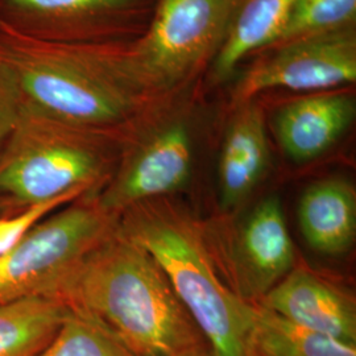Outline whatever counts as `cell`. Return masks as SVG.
Returning <instances> with one entry per match:
<instances>
[{"label":"cell","mask_w":356,"mask_h":356,"mask_svg":"<svg viewBox=\"0 0 356 356\" xmlns=\"http://www.w3.org/2000/svg\"><path fill=\"white\" fill-rule=\"evenodd\" d=\"M54 297L134 356H178L207 346L161 268L118 227L65 277Z\"/></svg>","instance_id":"cell-1"},{"label":"cell","mask_w":356,"mask_h":356,"mask_svg":"<svg viewBox=\"0 0 356 356\" xmlns=\"http://www.w3.org/2000/svg\"><path fill=\"white\" fill-rule=\"evenodd\" d=\"M0 63L16 76L26 104L79 127L127 129L151 94L124 41H45L0 26Z\"/></svg>","instance_id":"cell-2"},{"label":"cell","mask_w":356,"mask_h":356,"mask_svg":"<svg viewBox=\"0 0 356 356\" xmlns=\"http://www.w3.org/2000/svg\"><path fill=\"white\" fill-rule=\"evenodd\" d=\"M116 227L161 268L213 355L254 356V305L220 280L191 216L154 200L127 209L118 216Z\"/></svg>","instance_id":"cell-3"},{"label":"cell","mask_w":356,"mask_h":356,"mask_svg":"<svg viewBox=\"0 0 356 356\" xmlns=\"http://www.w3.org/2000/svg\"><path fill=\"white\" fill-rule=\"evenodd\" d=\"M127 129L79 127L24 102L0 149V195L26 207L98 194L114 175Z\"/></svg>","instance_id":"cell-4"},{"label":"cell","mask_w":356,"mask_h":356,"mask_svg":"<svg viewBox=\"0 0 356 356\" xmlns=\"http://www.w3.org/2000/svg\"><path fill=\"white\" fill-rule=\"evenodd\" d=\"M116 223L95 193L42 219L0 256V306L32 297H54L65 277L114 232Z\"/></svg>","instance_id":"cell-5"},{"label":"cell","mask_w":356,"mask_h":356,"mask_svg":"<svg viewBox=\"0 0 356 356\" xmlns=\"http://www.w3.org/2000/svg\"><path fill=\"white\" fill-rule=\"evenodd\" d=\"M241 0H159L128 57L149 92L175 89L218 53Z\"/></svg>","instance_id":"cell-6"},{"label":"cell","mask_w":356,"mask_h":356,"mask_svg":"<svg viewBox=\"0 0 356 356\" xmlns=\"http://www.w3.org/2000/svg\"><path fill=\"white\" fill-rule=\"evenodd\" d=\"M355 81V32L347 28L277 47L273 56L243 76L235 99L243 104L266 90L316 91L353 85Z\"/></svg>","instance_id":"cell-7"},{"label":"cell","mask_w":356,"mask_h":356,"mask_svg":"<svg viewBox=\"0 0 356 356\" xmlns=\"http://www.w3.org/2000/svg\"><path fill=\"white\" fill-rule=\"evenodd\" d=\"M143 8L144 0H0V26L45 41H123Z\"/></svg>","instance_id":"cell-8"},{"label":"cell","mask_w":356,"mask_h":356,"mask_svg":"<svg viewBox=\"0 0 356 356\" xmlns=\"http://www.w3.org/2000/svg\"><path fill=\"white\" fill-rule=\"evenodd\" d=\"M193 143L186 124L177 122L156 131L134 147H124L114 175L97 194L103 210L118 219L135 204L181 189L191 177Z\"/></svg>","instance_id":"cell-9"},{"label":"cell","mask_w":356,"mask_h":356,"mask_svg":"<svg viewBox=\"0 0 356 356\" xmlns=\"http://www.w3.org/2000/svg\"><path fill=\"white\" fill-rule=\"evenodd\" d=\"M257 305L309 330L356 344L354 301L305 269H292Z\"/></svg>","instance_id":"cell-10"},{"label":"cell","mask_w":356,"mask_h":356,"mask_svg":"<svg viewBox=\"0 0 356 356\" xmlns=\"http://www.w3.org/2000/svg\"><path fill=\"white\" fill-rule=\"evenodd\" d=\"M236 264L244 292L259 300L292 270L294 248L277 197L263 200L244 222Z\"/></svg>","instance_id":"cell-11"},{"label":"cell","mask_w":356,"mask_h":356,"mask_svg":"<svg viewBox=\"0 0 356 356\" xmlns=\"http://www.w3.org/2000/svg\"><path fill=\"white\" fill-rule=\"evenodd\" d=\"M348 94H318L285 104L275 119L276 136L294 163H309L327 152L355 118Z\"/></svg>","instance_id":"cell-12"},{"label":"cell","mask_w":356,"mask_h":356,"mask_svg":"<svg viewBox=\"0 0 356 356\" xmlns=\"http://www.w3.org/2000/svg\"><path fill=\"white\" fill-rule=\"evenodd\" d=\"M269 161L264 115L257 103H243L231 123L219 159L220 206L242 204L263 177Z\"/></svg>","instance_id":"cell-13"},{"label":"cell","mask_w":356,"mask_h":356,"mask_svg":"<svg viewBox=\"0 0 356 356\" xmlns=\"http://www.w3.org/2000/svg\"><path fill=\"white\" fill-rule=\"evenodd\" d=\"M298 223L306 243L319 254L339 256L355 242L356 194L343 178L313 184L301 195Z\"/></svg>","instance_id":"cell-14"},{"label":"cell","mask_w":356,"mask_h":356,"mask_svg":"<svg viewBox=\"0 0 356 356\" xmlns=\"http://www.w3.org/2000/svg\"><path fill=\"white\" fill-rule=\"evenodd\" d=\"M297 0H241L226 38L216 53L214 73L229 78L251 51L273 47Z\"/></svg>","instance_id":"cell-15"},{"label":"cell","mask_w":356,"mask_h":356,"mask_svg":"<svg viewBox=\"0 0 356 356\" xmlns=\"http://www.w3.org/2000/svg\"><path fill=\"white\" fill-rule=\"evenodd\" d=\"M56 297H32L0 306V356H38L69 314Z\"/></svg>","instance_id":"cell-16"},{"label":"cell","mask_w":356,"mask_h":356,"mask_svg":"<svg viewBox=\"0 0 356 356\" xmlns=\"http://www.w3.org/2000/svg\"><path fill=\"white\" fill-rule=\"evenodd\" d=\"M254 356H356V344L346 343L254 305Z\"/></svg>","instance_id":"cell-17"},{"label":"cell","mask_w":356,"mask_h":356,"mask_svg":"<svg viewBox=\"0 0 356 356\" xmlns=\"http://www.w3.org/2000/svg\"><path fill=\"white\" fill-rule=\"evenodd\" d=\"M355 17L356 0H297L273 48L351 28Z\"/></svg>","instance_id":"cell-18"},{"label":"cell","mask_w":356,"mask_h":356,"mask_svg":"<svg viewBox=\"0 0 356 356\" xmlns=\"http://www.w3.org/2000/svg\"><path fill=\"white\" fill-rule=\"evenodd\" d=\"M38 356H134L101 326L69 312L61 327Z\"/></svg>","instance_id":"cell-19"},{"label":"cell","mask_w":356,"mask_h":356,"mask_svg":"<svg viewBox=\"0 0 356 356\" xmlns=\"http://www.w3.org/2000/svg\"><path fill=\"white\" fill-rule=\"evenodd\" d=\"M81 197H61L41 204H31L0 216V256L8 252L26 234L47 216Z\"/></svg>","instance_id":"cell-20"},{"label":"cell","mask_w":356,"mask_h":356,"mask_svg":"<svg viewBox=\"0 0 356 356\" xmlns=\"http://www.w3.org/2000/svg\"><path fill=\"white\" fill-rule=\"evenodd\" d=\"M24 107V97L13 72L0 63V149L10 138Z\"/></svg>","instance_id":"cell-21"},{"label":"cell","mask_w":356,"mask_h":356,"mask_svg":"<svg viewBox=\"0 0 356 356\" xmlns=\"http://www.w3.org/2000/svg\"><path fill=\"white\" fill-rule=\"evenodd\" d=\"M20 209H23V207L17 206V204L13 202L11 200H8V198L0 195V216L10 214V213L16 211V210H20Z\"/></svg>","instance_id":"cell-22"},{"label":"cell","mask_w":356,"mask_h":356,"mask_svg":"<svg viewBox=\"0 0 356 356\" xmlns=\"http://www.w3.org/2000/svg\"><path fill=\"white\" fill-rule=\"evenodd\" d=\"M178 356H214L211 354V351H210V348L207 347V346H201V347H198V348H194V350H191V351H188V353H184V354H181V355Z\"/></svg>","instance_id":"cell-23"}]
</instances>
